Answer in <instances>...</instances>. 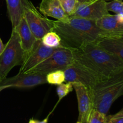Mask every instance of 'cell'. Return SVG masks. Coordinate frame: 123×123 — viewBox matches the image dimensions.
<instances>
[{
  "instance_id": "obj_1",
  "label": "cell",
  "mask_w": 123,
  "mask_h": 123,
  "mask_svg": "<svg viewBox=\"0 0 123 123\" xmlns=\"http://www.w3.org/2000/svg\"><path fill=\"white\" fill-rule=\"evenodd\" d=\"M52 31L58 34L64 47L77 50L90 44H97L105 38H114L109 32L100 28L96 20L68 16L52 20Z\"/></svg>"
},
{
  "instance_id": "obj_22",
  "label": "cell",
  "mask_w": 123,
  "mask_h": 123,
  "mask_svg": "<svg viewBox=\"0 0 123 123\" xmlns=\"http://www.w3.org/2000/svg\"><path fill=\"white\" fill-rule=\"evenodd\" d=\"M108 12H112L116 14L123 13V2L121 0H113L106 4Z\"/></svg>"
},
{
  "instance_id": "obj_13",
  "label": "cell",
  "mask_w": 123,
  "mask_h": 123,
  "mask_svg": "<svg viewBox=\"0 0 123 123\" xmlns=\"http://www.w3.org/2000/svg\"><path fill=\"white\" fill-rule=\"evenodd\" d=\"M13 29H15L19 35L20 44L24 54L30 52L32 49L37 39H36L31 32L24 16L20 19L18 26Z\"/></svg>"
},
{
  "instance_id": "obj_9",
  "label": "cell",
  "mask_w": 123,
  "mask_h": 123,
  "mask_svg": "<svg viewBox=\"0 0 123 123\" xmlns=\"http://www.w3.org/2000/svg\"><path fill=\"white\" fill-rule=\"evenodd\" d=\"M56 49L57 48L46 46L42 43L41 40H37L32 49L28 52L24 54L19 73H28L31 70L49 57Z\"/></svg>"
},
{
  "instance_id": "obj_7",
  "label": "cell",
  "mask_w": 123,
  "mask_h": 123,
  "mask_svg": "<svg viewBox=\"0 0 123 123\" xmlns=\"http://www.w3.org/2000/svg\"><path fill=\"white\" fill-rule=\"evenodd\" d=\"M24 17L36 39L52 31V20L42 15L29 0H24Z\"/></svg>"
},
{
  "instance_id": "obj_25",
  "label": "cell",
  "mask_w": 123,
  "mask_h": 123,
  "mask_svg": "<svg viewBox=\"0 0 123 123\" xmlns=\"http://www.w3.org/2000/svg\"><path fill=\"white\" fill-rule=\"evenodd\" d=\"M4 47H5V45L3 44L2 40H1V39L0 38V55H1L2 52H3L4 49Z\"/></svg>"
},
{
  "instance_id": "obj_8",
  "label": "cell",
  "mask_w": 123,
  "mask_h": 123,
  "mask_svg": "<svg viewBox=\"0 0 123 123\" xmlns=\"http://www.w3.org/2000/svg\"><path fill=\"white\" fill-rule=\"evenodd\" d=\"M47 83L46 74L38 73H18L0 81V91L8 88H30Z\"/></svg>"
},
{
  "instance_id": "obj_24",
  "label": "cell",
  "mask_w": 123,
  "mask_h": 123,
  "mask_svg": "<svg viewBox=\"0 0 123 123\" xmlns=\"http://www.w3.org/2000/svg\"><path fill=\"white\" fill-rule=\"evenodd\" d=\"M50 114L45 119H44L42 121H38V120H34V119H31L30 120V121H29V123H48V120H49V117L50 115Z\"/></svg>"
},
{
  "instance_id": "obj_17",
  "label": "cell",
  "mask_w": 123,
  "mask_h": 123,
  "mask_svg": "<svg viewBox=\"0 0 123 123\" xmlns=\"http://www.w3.org/2000/svg\"><path fill=\"white\" fill-rule=\"evenodd\" d=\"M42 43L44 46L51 48H58L62 46L61 40L57 33L51 31L46 34L41 39Z\"/></svg>"
},
{
  "instance_id": "obj_23",
  "label": "cell",
  "mask_w": 123,
  "mask_h": 123,
  "mask_svg": "<svg viewBox=\"0 0 123 123\" xmlns=\"http://www.w3.org/2000/svg\"><path fill=\"white\" fill-rule=\"evenodd\" d=\"M106 120L107 123H123V107L117 114L106 116Z\"/></svg>"
},
{
  "instance_id": "obj_4",
  "label": "cell",
  "mask_w": 123,
  "mask_h": 123,
  "mask_svg": "<svg viewBox=\"0 0 123 123\" xmlns=\"http://www.w3.org/2000/svg\"><path fill=\"white\" fill-rule=\"evenodd\" d=\"M24 57L19 35L15 29H12L10 38L0 55V81L7 78L13 67L22 64Z\"/></svg>"
},
{
  "instance_id": "obj_10",
  "label": "cell",
  "mask_w": 123,
  "mask_h": 123,
  "mask_svg": "<svg viewBox=\"0 0 123 123\" xmlns=\"http://www.w3.org/2000/svg\"><path fill=\"white\" fill-rule=\"evenodd\" d=\"M106 4V0H93L85 3L78 2L75 12L70 16L97 20L109 14Z\"/></svg>"
},
{
  "instance_id": "obj_2",
  "label": "cell",
  "mask_w": 123,
  "mask_h": 123,
  "mask_svg": "<svg viewBox=\"0 0 123 123\" xmlns=\"http://www.w3.org/2000/svg\"><path fill=\"white\" fill-rule=\"evenodd\" d=\"M74 61L106 78L123 72V61L97 44H90L73 50Z\"/></svg>"
},
{
  "instance_id": "obj_19",
  "label": "cell",
  "mask_w": 123,
  "mask_h": 123,
  "mask_svg": "<svg viewBox=\"0 0 123 123\" xmlns=\"http://www.w3.org/2000/svg\"><path fill=\"white\" fill-rule=\"evenodd\" d=\"M73 90V85L72 82H67L66 84H61L58 85L56 87V93H57L58 96V101L56 103L55 107L57 106L59 102L64 98L66 97L67 95L70 92H72Z\"/></svg>"
},
{
  "instance_id": "obj_16",
  "label": "cell",
  "mask_w": 123,
  "mask_h": 123,
  "mask_svg": "<svg viewBox=\"0 0 123 123\" xmlns=\"http://www.w3.org/2000/svg\"><path fill=\"white\" fill-rule=\"evenodd\" d=\"M108 51L117 55L123 61V37L115 38H105L97 43Z\"/></svg>"
},
{
  "instance_id": "obj_6",
  "label": "cell",
  "mask_w": 123,
  "mask_h": 123,
  "mask_svg": "<svg viewBox=\"0 0 123 123\" xmlns=\"http://www.w3.org/2000/svg\"><path fill=\"white\" fill-rule=\"evenodd\" d=\"M66 82H79L91 90L97 84L108 79L86 66L74 61L64 70Z\"/></svg>"
},
{
  "instance_id": "obj_21",
  "label": "cell",
  "mask_w": 123,
  "mask_h": 123,
  "mask_svg": "<svg viewBox=\"0 0 123 123\" xmlns=\"http://www.w3.org/2000/svg\"><path fill=\"white\" fill-rule=\"evenodd\" d=\"M64 10L66 14L70 16L75 12L78 6V2L77 0H60Z\"/></svg>"
},
{
  "instance_id": "obj_14",
  "label": "cell",
  "mask_w": 123,
  "mask_h": 123,
  "mask_svg": "<svg viewBox=\"0 0 123 123\" xmlns=\"http://www.w3.org/2000/svg\"><path fill=\"white\" fill-rule=\"evenodd\" d=\"M96 24L100 28L111 34L114 38L123 37V24L117 19L115 14L104 16L96 20Z\"/></svg>"
},
{
  "instance_id": "obj_29",
  "label": "cell",
  "mask_w": 123,
  "mask_h": 123,
  "mask_svg": "<svg viewBox=\"0 0 123 123\" xmlns=\"http://www.w3.org/2000/svg\"><path fill=\"white\" fill-rule=\"evenodd\" d=\"M111 1H113V0H111Z\"/></svg>"
},
{
  "instance_id": "obj_11",
  "label": "cell",
  "mask_w": 123,
  "mask_h": 123,
  "mask_svg": "<svg viewBox=\"0 0 123 123\" xmlns=\"http://www.w3.org/2000/svg\"><path fill=\"white\" fill-rule=\"evenodd\" d=\"M73 89L75 90L78 102L79 117L80 122L84 117H88L92 109V102L90 90L79 82H72Z\"/></svg>"
},
{
  "instance_id": "obj_3",
  "label": "cell",
  "mask_w": 123,
  "mask_h": 123,
  "mask_svg": "<svg viewBox=\"0 0 123 123\" xmlns=\"http://www.w3.org/2000/svg\"><path fill=\"white\" fill-rule=\"evenodd\" d=\"M90 92L92 109L107 115L113 103L123 96V72L99 82Z\"/></svg>"
},
{
  "instance_id": "obj_5",
  "label": "cell",
  "mask_w": 123,
  "mask_h": 123,
  "mask_svg": "<svg viewBox=\"0 0 123 123\" xmlns=\"http://www.w3.org/2000/svg\"><path fill=\"white\" fill-rule=\"evenodd\" d=\"M74 61L73 50L66 47L61 46L57 48L49 57L31 70L28 73L47 74L56 70L64 71Z\"/></svg>"
},
{
  "instance_id": "obj_20",
  "label": "cell",
  "mask_w": 123,
  "mask_h": 123,
  "mask_svg": "<svg viewBox=\"0 0 123 123\" xmlns=\"http://www.w3.org/2000/svg\"><path fill=\"white\" fill-rule=\"evenodd\" d=\"M107 115L92 109L89 115L87 123H107Z\"/></svg>"
},
{
  "instance_id": "obj_18",
  "label": "cell",
  "mask_w": 123,
  "mask_h": 123,
  "mask_svg": "<svg viewBox=\"0 0 123 123\" xmlns=\"http://www.w3.org/2000/svg\"><path fill=\"white\" fill-rule=\"evenodd\" d=\"M47 83L58 85L66 82L65 73L63 70H56L46 74Z\"/></svg>"
},
{
  "instance_id": "obj_15",
  "label": "cell",
  "mask_w": 123,
  "mask_h": 123,
  "mask_svg": "<svg viewBox=\"0 0 123 123\" xmlns=\"http://www.w3.org/2000/svg\"><path fill=\"white\" fill-rule=\"evenodd\" d=\"M6 1L12 29L15 28L24 15V0H6Z\"/></svg>"
},
{
  "instance_id": "obj_12",
  "label": "cell",
  "mask_w": 123,
  "mask_h": 123,
  "mask_svg": "<svg viewBox=\"0 0 123 123\" xmlns=\"http://www.w3.org/2000/svg\"><path fill=\"white\" fill-rule=\"evenodd\" d=\"M39 10L45 17H51L57 20H61L68 18L62 8L60 0H42Z\"/></svg>"
},
{
  "instance_id": "obj_28",
  "label": "cell",
  "mask_w": 123,
  "mask_h": 123,
  "mask_svg": "<svg viewBox=\"0 0 123 123\" xmlns=\"http://www.w3.org/2000/svg\"><path fill=\"white\" fill-rule=\"evenodd\" d=\"M76 123H80V122H79V121H77V122Z\"/></svg>"
},
{
  "instance_id": "obj_27",
  "label": "cell",
  "mask_w": 123,
  "mask_h": 123,
  "mask_svg": "<svg viewBox=\"0 0 123 123\" xmlns=\"http://www.w3.org/2000/svg\"><path fill=\"white\" fill-rule=\"evenodd\" d=\"M77 1L79 3H85V2H91V1H93V0H77Z\"/></svg>"
},
{
  "instance_id": "obj_26",
  "label": "cell",
  "mask_w": 123,
  "mask_h": 123,
  "mask_svg": "<svg viewBox=\"0 0 123 123\" xmlns=\"http://www.w3.org/2000/svg\"><path fill=\"white\" fill-rule=\"evenodd\" d=\"M88 118V117H84L81 120H80V123H87Z\"/></svg>"
}]
</instances>
